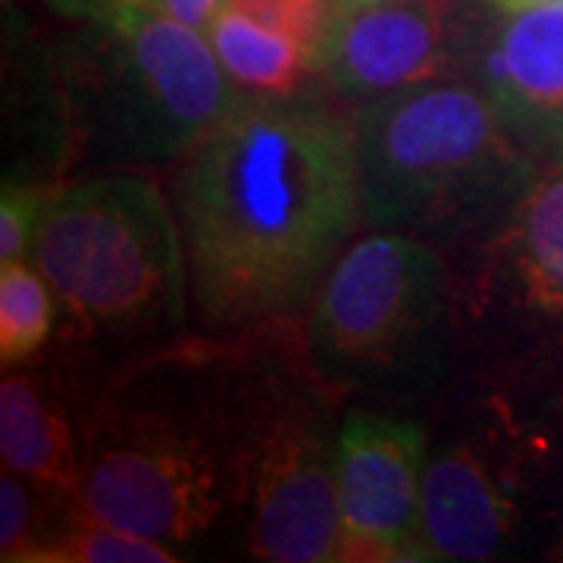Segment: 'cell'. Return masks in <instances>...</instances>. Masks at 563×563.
Masks as SVG:
<instances>
[{
  "label": "cell",
  "instance_id": "1",
  "mask_svg": "<svg viewBox=\"0 0 563 563\" xmlns=\"http://www.w3.org/2000/svg\"><path fill=\"white\" fill-rule=\"evenodd\" d=\"M179 213L191 298L213 339L291 322L363 213L354 120L307 85L244 91L185 157Z\"/></svg>",
  "mask_w": 563,
  "mask_h": 563
},
{
  "label": "cell",
  "instance_id": "2",
  "mask_svg": "<svg viewBox=\"0 0 563 563\" xmlns=\"http://www.w3.org/2000/svg\"><path fill=\"white\" fill-rule=\"evenodd\" d=\"M220 354L166 351L120 373L85 410L76 501L161 544L203 536L251 495L276 379H239Z\"/></svg>",
  "mask_w": 563,
  "mask_h": 563
},
{
  "label": "cell",
  "instance_id": "3",
  "mask_svg": "<svg viewBox=\"0 0 563 563\" xmlns=\"http://www.w3.org/2000/svg\"><path fill=\"white\" fill-rule=\"evenodd\" d=\"M185 239L161 188L103 176L51 195L32 257L73 339L144 342L185 325Z\"/></svg>",
  "mask_w": 563,
  "mask_h": 563
},
{
  "label": "cell",
  "instance_id": "4",
  "mask_svg": "<svg viewBox=\"0 0 563 563\" xmlns=\"http://www.w3.org/2000/svg\"><path fill=\"white\" fill-rule=\"evenodd\" d=\"M363 217L395 232L435 235L488 213L532 157L483 88L429 81L366 101L354 117Z\"/></svg>",
  "mask_w": 563,
  "mask_h": 563
},
{
  "label": "cell",
  "instance_id": "5",
  "mask_svg": "<svg viewBox=\"0 0 563 563\" xmlns=\"http://www.w3.org/2000/svg\"><path fill=\"white\" fill-rule=\"evenodd\" d=\"M95 25L69 81L76 129L103 161L163 166L188 157L242 101L210 38L157 7Z\"/></svg>",
  "mask_w": 563,
  "mask_h": 563
},
{
  "label": "cell",
  "instance_id": "6",
  "mask_svg": "<svg viewBox=\"0 0 563 563\" xmlns=\"http://www.w3.org/2000/svg\"><path fill=\"white\" fill-rule=\"evenodd\" d=\"M444 317V266L410 232L351 244L325 273L307 320L313 376L385 379L420 357Z\"/></svg>",
  "mask_w": 563,
  "mask_h": 563
},
{
  "label": "cell",
  "instance_id": "7",
  "mask_svg": "<svg viewBox=\"0 0 563 563\" xmlns=\"http://www.w3.org/2000/svg\"><path fill=\"white\" fill-rule=\"evenodd\" d=\"M317 398L276 379L251 473V551L273 563L342 561L339 435Z\"/></svg>",
  "mask_w": 563,
  "mask_h": 563
},
{
  "label": "cell",
  "instance_id": "8",
  "mask_svg": "<svg viewBox=\"0 0 563 563\" xmlns=\"http://www.w3.org/2000/svg\"><path fill=\"white\" fill-rule=\"evenodd\" d=\"M426 435L422 426L373 410L339 429L342 561H413Z\"/></svg>",
  "mask_w": 563,
  "mask_h": 563
},
{
  "label": "cell",
  "instance_id": "9",
  "mask_svg": "<svg viewBox=\"0 0 563 563\" xmlns=\"http://www.w3.org/2000/svg\"><path fill=\"white\" fill-rule=\"evenodd\" d=\"M454 0H385L329 20L322 79L351 101H376L439 81L454 54Z\"/></svg>",
  "mask_w": 563,
  "mask_h": 563
},
{
  "label": "cell",
  "instance_id": "10",
  "mask_svg": "<svg viewBox=\"0 0 563 563\" xmlns=\"http://www.w3.org/2000/svg\"><path fill=\"white\" fill-rule=\"evenodd\" d=\"M479 88L532 161L563 163V3L510 13L483 54Z\"/></svg>",
  "mask_w": 563,
  "mask_h": 563
},
{
  "label": "cell",
  "instance_id": "11",
  "mask_svg": "<svg viewBox=\"0 0 563 563\" xmlns=\"http://www.w3.org/2000/svg\"><path fill=\"white\" fill-rule=\"evenodd\" d=\"M510 523V501L476 451L457 444L426 463L413 561H488Z\"/></svg>",
  "mask_w": 563,
  "mask_h": 563
},
{
  "label": "cell",
  "instance_id": "12",
  "mask_svg": "<svg viewBox=\"0 0 563 563\" xmlns=\"http://www.w3.org/2000/svg\"><path fill=\"white\" fill-rule=\"evenodd\" d=\"M3 470L51 488H79V435L63 401L35 373H7L0 383Z\"/></svg>",
  "mask_w": 563,
  "mask_h": 563
},
{
  "label": "cell",
  "instance_id": "13",
  "mask_svg": "<svg viewBox=\"0 0 563 563\" xmlns=\"http://www.w3.org/2000/svg\"><path fill=\"white\" fill-rule=\"evenodd\" d=\"M207 38L213 44L229 79L251 95L301 91L307 73L317 69L313 57L298 41L235 7H225L210 22Z\"/></svg>",
  "mask_w": 563,
  "mask_h": 563
},
{
  "label": "cell",
  "instance_id": "14",
  "mask_svg": "<svg viewBox=\"0 0 563 563\" xmlns=\"http://www.w3.org/2000/svg\"><path fill=\"white\" fill-rule=\"evenodd\" d=\"M514 266L529 301L563 313V163L529 181L514 220Z\"/></svg>",
  "mask_w": 563,
  "mask_h": 563
},
{
  "label": "cell",
  "instance_id": "15",
  "mask_svg": "<svg viewBox=\"0 0 563 563\" xmlns=\"http://www.w3.org/2000/svg\"><path fill=\"white\" fill-rule=\"evenodd\" d=\"M76 504L73 492L25 483V476L3 470L0 479V558L10 563H38L41 551L60 529Z\"/></svg>",
  "mask_w": 563,
  "mask_h": 563
},
{
  "label": "cell",
  "instance_id": "16",
  "mask_svg": "<svg viewBox=\"0 0 563 563\" xmlns=\"http://www.w3.org/2000/svg\"><path fill=\"white\" fill-rule=\"evenodd\" d=\"M179 554L169 544L151 542L91 517L79 501L69 507L60 529L41 551L38 563H173Z\"/></svg>",
  "mask_w": 563,
  "mask_h": 563
},
{
  "label": "cell",
  "instance_id": "17",
  "mask_svg": "<svg viewBox=\"0 0 563 563\" xmlns=\"http://www.w3.org/2000/svg\"><path fill=\"white\" fill-rule=\"evenodd\" d=\"M54 291L41 273L25 263H7L0 269V357L16 366L35 357L54 329Z\"/></svg>",
  "mask_w": 563,
  "mask_h": 563
},
{
  "label": "cell",
  "instance_id": "18",
  "mask_svg": "<svg viewBox=\"0 0 563 563\" xmlns=\"http://www.w3.org/2000/svg\"><path fill=\"white\" fill-rule=\"evenodd\" d=\"M229 7L285 32L320 66L322 41L329 32V20H332L329 0H229Z\"/></svg>",
  "mask_w": 563,
  "mask_h": 563
},
{
  "label": "cell",
  "instance_id": "19",
  "mask_svg": "<svg viewBox=\"0 0 563 563\" xmlns=\"http://www.w3.org/2000/svg\"><path fill=\"white\" fill-rule=\"evenodd\" d=\"M47 191L38 185L7 181L0 195V263L22 261L29 242L35 239V225L47 203Z\"/></svg>",
  "mask_w": 563,
  "mask_h": 563
},
{
  "label": "cell",
  "instance_id": "20",
  "mask_svg": "<svg viewBox=\"0 0 563 563\" xmlns=\"http://www.w3.org/2000/svg\"><path fill=\"white\" fill-rule=\"evenodd\" d=\"M154 7L161 13H166V16L179 20L181 25H191L198 32H207L210 22L217 20L222 10L229 7V0H154Z\"/></svg>",
  "mask_w": 563,
  "mask_h": 563
},
{
  "label": "cell",
  "instance_id": "21",
  "mask_svg": "<svg viewBox=\"0 0 563 563\" xmlns=\"http://www.w3.org/2000/svg\"><path fill=\"white\" fill-rule=\"evenodd\" d=\"M60 13L66 16H76V20H110L122 10H132V7H154V0H51Z\"/></svg>",
  "mask_w": 563,
  "mask_h": 563
},
{
  "label": "cell",
  "instance_id": "22",
  "mask_svg": "<svg viewBox=\"0 0 563 563\" xmlns=\"http://www.w3.org/2000/svg\"><path fill=\"white\" fill-rule=\"evenodd\" d=\"M495 7H501L504 13H523V10H536V7H548V3H563V0H492Z\"/></svg>",
  "mask_w": 563,
  "mask_h": 563
},
{
  "label": "cell",
  "instance_id": "23",
  "mask_svg": "<svg viewBox=\"0 0 563 563\" xmlns=\"http://www.w3.org/2000/svg\"><path fill=\"white\" fill-rule=\"evenodd\" d=\"M332 3V16L344 13V10H357V7H369V3H385V0H329Z\"/></svg>",
  "mask_w": 563,
  "mask_h": 563
}]
</instances>
